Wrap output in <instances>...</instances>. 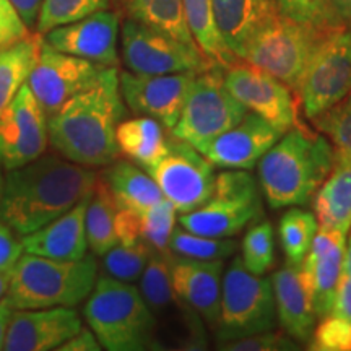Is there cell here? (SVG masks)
Instances as JSON below:
<instances>
[{
  "label": "cell",
  "instance_id": "cell-45",
  "mask_svg": "<svg viewBox=\"0 0 351 351\" xmlns=\"http://www.w3.org/2000/svg\"><path fill=\"white\" fill-rule=\"evenodd\" d=\"M333 315H339L351 322V276L348 274H341L339 288H337L335 302H333Z\"/></svg>",
  "mask_w": 351,
  "mask_h": 351
},
{
  "label": "cell",
  "instance_id": "cell-2",
  "mask_svg": "<svg viewBox=\"0 0 351 351\" xmlns=\"http://www.w3.org/2000/svg\"><path fill=\"white\" fill-rule=\"evenodd\" d=\"M119 69L106 67L85 91L47 117L54 150L86 168H104L119 160L116 130L125 116Z\"/></svg>",
  "mask_w": 351,
  "mask_h": 351
},
{
  "label": "cell",
  "instance_id": "cell-20",
  "mask_svg": "<svg viewBox=\"0 0 351 351\" xmlns=\"http://www.w3.org/2000/svg\"><path fill=\"white\" fill-rule=\"evenodd\" d=\"M223 261L171 256L174 291L192 306L210 327H217L221 309Z\"/></svg>",
  "mask_w": 351,
  "mask_h": 351
},
{
  "label": "cell",
  "instance_id": "cell-21",
  "mask_svg": "<svg viewBox=\"0 0 351 351\" xmlns=\"http://www.w3.org/2000/svg\"><path fill=\"white\" fill-rule=\"evenodd\" d=\"M88 199L82 202L56 218L41 230L21 236V244L26 254L34 256L59 258V261H80L88 256L86 239V207Z\"/></svg>",
  "mask_w": 351,
  "mask_h": 351
},
{
  "label": "cell",
  "instance_id": "cell-36",
  "mask_svg": "<svg viewBox=\"0 0 351 351\" xmlns=\"http://www.w3.org/2000/svg\"><path fill=\"white\" fill-rule=\"evenodd\" d=\"M311 122L328 138L337 158L351 161V91L340 103Z\"/></svg>",
  "mask_w": 351,
  "mask_h": 351
},
{
  "label": "cell",
  "instance_id": "cell-24",
  "mask_svg": "<svg viewBox=\"0 0 351 351\" xmlns=\"http://www.w3.org/2000/svg\"><path fill=\"white\" fill-rule=\"evenodd\" d=\"M314 210L320 228L348 234L351 230V161L335 156V165L314 194Z\"/></svg>",
  "mask_w": 351,
  "mask_h": 351
},
{
  "label": "cell",
  "instance_id": "cell-10",
  "mask_svg": "<svg viewBox=\"0 0 351 351\" xmlns=\"http://www.w3.org/2000/svg\"><path fill=\"white\" fill-rule=\"evenodd\" d=\"M351 91V25L333 26L315 43L298 95L309 121L340 103Z\"/></svg>",
  "mask_w": 351,
  "mask_h": 351
},
{
  "label": "cell",
  "instance_id": "cell-18",
  "mask_svg": "<svg viewBox=\"0 0 351 351\" xmlns=\"http://www.w3.org/2000/svg\"><path fill=\"white\" fill-rule=\"evenodd\" d=\"M82 327V317L73 307L13 311L3 350H59V346L80 332Z\"/></svg>",
  "mask_w": 351,
  "mask_h": 351
},
{
  "label": "cell",
  "instance_id": "cell-42",
  "mask_svg": "<svg viewBox=\"0 0 351 351\" xmlns=\"http://www.w3.org/2000/svg\"><path fill=\"white\" fill-rule=\"evenodd\" d=\"M32 34L12 0H0V52Z\"/></svg>",
  "mask_w": 351,
  "mask_h": 351
},
{
  "label": "cell",
  "instance_id": "cell-37",
  "mask_svg": "<svg viewBox=\"0 0 351 351\" xmlns=\"http://www.w3.org/2000/svg\"><path fill=\"white\" fill-rule=\"evenodd\" d=\"M178 210L166 199L160 200L153 207L142 210L140 218V239L152 245L153 251L169 254V241L176 226Z\"/></svg>",
  "mask_w": 351,
  "mask_h": 351
},
{
  "label": "cell",
  "instance_id": "cell-46",
  "mask_svg": "<svg viewBox=\"0 0 351 351\" xmlns=\"http://www.w3.org/2000/svg\"><path fill=\"white\" fill-rule=\"evenodd\" d=\"M13 5L20 12L21 19L28 25L29 29H36V21L39 10H41L43 0H12Z\"/></svg>",
  "mask_w": 351,
  "mask_h": 351
},
{
  "label": "cell",
  "instance_id": "cell-7",
  "mask_svg": "<svg viewBox=\"0 0 351 351\" xmlns=\"http://www.w3.org/2000/svg\"><path fill=\"white\" fill-rule=\"evenodd\" d=\"M262 217L261 189L244 169L217 174L212 195L199 208L179 217L184 230L212 238H232Z\"/></svg>",
  "mask_w": 351,
  "mask_h": 351
},
{
  "label": "cell",
  "instance_id": "cell-31",
  "mask_svg": "<svg viewBox=\"0 0 351 351\" xmlns=\"http://www.w3.org/2000/svg\"><path fill=\"white\" fill-rule=\"evenodd\" d=\"M182 7L189 32L200 51L223 69L238 62V57L228 49L218 33L213 16V0H182Z\"/></svg>",
  "mask_w": 351,
  "mask_h": 351
},
{
  "label": "cell",
  "instance_id": "cell-5",
  "mask_svg": "<svg viewBox=\"0 0 351 351\" xmlns=\"http://www.w3.org/2000/svg\"><path fill=\"white\" fill-rule=\"evenodd\" d=\"M88 327L108 351L161 350L156 320L134 283L98 276L83 307Z\"/></svg>",
  "mask_w": 351,
  "mask_h": 351
},
{
  "label": "cell",
  "instance_id": "cell-38",
  "mask_svg": "<svg viewBox=\"0 0 351 351\" xmlns=\"http://www.w3.org/2000/svg\"><path fill=\"white\" fill-rule=\"evenodd\" d=\"M241 254L244 267L254 275H265L274 267L275 241L270 221L257 223L245 232Z\"/></svg>",
  "mask_w": 351,
  "mask_h": 351
},
{
  "label": "cell",
  "instance_id": "cell-47",
  "mask_svg": "<svg viewBox=\"0 0 351 351\" xmlns=\"http://www.w3.org/2000/svg\"><path fill=\"white\" fill-rule=\"evenodd\" d=\"M13 315V309L7 304L5 301H0V350H3V343H5V337L8 326Z\"/></svg>",
  "mask_w": 351,
  "mask_h": 351
},
{
  "label": "cell",
  "instance_id": "cell-9",
  "mask_svg": "<svg viewBox=\"0 0 351 351\" xmlns=\"http://www.w3.org/2000/svg\"><path fill=\"white\" fill-rule=\"evenodd\" d=\"M249 109L225 85V69L213 65L197 73L181 117L171 135L202 152L207 145L244 119Z\"/></svg>",
  "mask_w": 351,
  "mask_h": 351
},
{
  "label": "cell",
  "instance_id": "cell-40",
  "mask_svg": "<svg viewBox=\"0 0 351 351\" xmlns=\"http://www.w3.org/2000/svg\"><path fill=\"white\" fill-rule=\"evenodd\" d=\"M313 351H351V322L339 315H327L314 327L309 340Z\"/></svg>",
  "mask_w": 351,
  "mask_h": 351
},
{
  "label": "cell",
  "instance_id": "cell-32",
  "mask_svg": "<svg viewBox=\"0 0 351 351\" xmlns=\"http://www.w3.org/2000/svg\"><path fill=\"white\" fill-rule=\"evenodd\" d=\"M317 230L319 221L315 215L298 207L289 208L280 218V243L289 265H301L306 254L309 252Z\"/></svg>",
  "mask_w": 351,
  "mask_h": 351
},
{
  "label": "cell",
  "instance_id": "cell-4",
  "mask_svg": "<svg viewBox=\"0 0 351 351\" xmlns=\"http://www.w3.org/2000/svg\"><path fill=\"white\" fill-rule=\"evenodd\" d=\"M98 280L95 256L80 261H59L21 254L8 271L3 301L13 311L78 306L93 291Z\"/></svg>",
  "mask_w": 351,
  "mask_h": 351
},
{
  "label": "cell",
  "instance_id": "cell-50",
  "mask_svg": "<svg viewBox=\"0 0 351 351\" xmlns=\"http://www.w3.org/2000/svg\"><path fill=\"white\" fill-rule=\"evenodd\" d=\"M345 274H348L351 276V238H350V244L346 247V254H345V267H343Z\"/></svg>",
  "mask_w": 351,
  "mask_h": 351
},
{
  "label": "cell",
  "instance_id": "cell-51",
  "mask_svg": "<svg viewBox=\"0 0 351 351\" xmlns=\"http://www.w3.org/2000/svg\"><path fill=\"white\" fill-rule=\"evenodd\" d=\"M2 165H0V208H2V199H3V187H5V176L2 173Z\"/></svg>",
  "mask_w": 351,
  "mask_h": 351
},
{
  "label": "cell",
  "instance_id": "cell-6",
  "mask_svg": "<svg viewBox=\"0 0 351 351\" xmlns=\"http://www.w3.org/2000/svg\"><path fill=\"white\" fill-rule=\"evenodd\" d=\"M276 320L271 280L251 274L236 257L223 276L221 309L215 327L218 346L274 330Z\"/></svg>",
  "mask_w": 351,
  "mask_h": 351
},
{
  "label": "cell",
  "instance_id": "cell-43",
  "mask_svg": "<svg viewBox=\"0 0 351 351\" xmlns=\"http://www.w3.org/2000/svg\"><path fill=\"white\" fill-rule=\"evenodd\" d=\"M23 252V244L21 239H16L15 231L0 223V271L8 274Z\"/></svg>",
  "mask_w": 351,
  "mask_h": 351
},
{
  "label": "cell",
  "instance_id": "cell-1",
  "mask_svg": "<svg viewBox=\"0 0 351 351\" xmlns=\"http://www.w3.org/2000/svg\"><path fill=\"white\" fill-rule=\"evenodd\" d=\"M98 173L59 153H44L32 163L7 171L0 221L29 234L72 210L93 194Z\"/></svg>",
  "mask_w": 351,
  "mask_h": 351
},
{
  "label": "cell",
  "instance_id": "cell-25",
  "mask_svg": "<svg viewBox=\"0 0 351 351\" xmlns=\"http://www.w3.org/2000/svg\"><path fill=\"white\" fill-rule=\"evenodd\" d=\"M346 241L337 244L319 258H306L301 262L300 274L309 293L315 315L319 319L332 314L341 274L345 267Z\"/></svg>",
  "mask_w": 351,
  "mask_h": 351
},
{
  "label": "cell",
  "instance_id": "cell-14",
  "mask_svg": "<svg viewBox=\"0 0 351 351\" xmlns=\"http://www.w3.org/2000/svg\"><path fill=\"white\" fill-rule=\"evenodd\" d=\"M47 143V116L25 83L0 112V165L5 171L21 168L43 156Z\"/></svg>",
  "mask_w": 351,
  "mask_h": 351
},
{
  "label": "cell",
  "instance_id": "cell-41",
  "mask_svg": "<svg viewBox=\"0 0 351 351\" xmlns=\"http://www.w3.org/2000/svg\"><path fill=\"white\" fill-rule=\"evenodd\" d=\"M218 348L225 351H295L300 348L298 341L285 332H262L256 335L230 341Z\"/></svg>",
  "mask_w": 351,
  "mask_h": 351
},
{
  "label": "cell",
  "instance_id": "cell-19",
  "mask_svg": "<svg viewBox=\"0 0 351 351\" xmlns=\"http://www.w3.org/2000/svg\"><path fill=\"white\" fill-rule=\"evenodd\" d=\"M282 135L270 122L247 112L239 124L218 135L200 153L221 169L251 171Z\"/></svg>",
  "mask_w": 351,
  "mask_h": 351
},
{
  "label": "cell",
  "instance_id": "cell-48",
  "mask_svg": "<svg viewBox=\"0 0 351 351\" xmlns=\"http://www.w3.org/2000/svg\"><path fill=\"white\" fill-rule=\"evenodd\" d=\"M328 3L341 21L351 25V0H328Z\"/></svg>",
  "mask_w": 351,
  "mask_h": 351
},
{
  "label": "cell",
  "instance_id": "cell-44",
  "mask_svg": "<svg viewBox=\"0 0 351 351\" xmlns=\"http://www.w3.org/2000/svg\"><path fill=\"white\" fill-rule=\"evenodd\" d=\"M101 346L98 337L95 335V332L90 327H82L80 332H77L75 335L70 337L64 345L59 346V351H101Z\"/></svg>",
  "mask_w": 351,
  "mask_h": 351
},
{
  "label": "cell",
  "instance_id": "cell-30",
  "mask_svg": "<svg viewBox=\"0 0 351 351\" xmlns=\"http://www.w3.org/2000/svg\"><path fill=\"white\" fill-rule=\"evenodd\" d=\"M43 41V34L34 32L23 41L0 52V112L12 103L20 88L28 80Z\"/></svg>",
  "mask_w": 351,
  "mask_h": 351
},
{
  "label": "cell",
  "instance_id": "cell-8",
  "mask_svg": "<svg viewBox=\"0 0 351 351\" xmlns=\"http://www.w3.org/2000/svg\"><path fill=\"white\" fill-rule=\"evenodd\" d=\"M324 33L280 12L254 34L245 47L243 60L275 77L298 96L307 62L315 43Z\"/></svg>",
  "mask_w": 351,
  "mask_h": 351
},
{
  "label": "cell",
  "instance_id": "cell-35",
  "mask_svg": "<svg viewBox=\"0 0 351 351\" xmlns=\"http://www.w3.org/2000/svg\"><path fill=\"white\" fill-rule=\"evenodd\" d=\"M236 247L238 245L231 238H212L176 228L169 241L171 252L200 261H225L236 252Z\"/></svg>",
  "mask_w": 351,
  "mask_h": 351
},
{
  "label": "cell",
  "instance_id": "cell-39",
  "mask_svg": "<svg viewBox=\"0 0 351 351\" xmlns=\"http://www.w3.org/2000/svg\"><path fill=\"white\" fill-rule=\"evenodd\" d=\"M275 2L283 15L309 26L315 32H327L333 26L345 23L333 12L328 0H275Z\"/></svg>",
  "mask_w": 351,
  "mask_h": 351
},
{
  "label": "cell",
  "instance_id": "cell-17",
  "mask_svg": "<svg viewBox=\"0 0 351 351\" xmlns=\"http://www.w3.org/2000/svg\"><path fill=\"white\" fill-rule=\"evenodd\" d=\"M119 34L121 15L108 8L72 23L57 26L43 36L49 46L65 54L80 57L104 67H117Z\"/></svg>",
  "mask_w": 351,
  "mask_h": 351
},
{
  "label": "cell",
  "instance_id": "cell-3",
  "mask_svg": "<svg viewBox=\"0 0 351 351\" xmlns=\"http://www.w3.org/2000/svg\"><path fill=\"white\" fill-rule=\"evenodd\" d=\"M335 165L328 138L301 122L258 161V182L271 208L300 207L313 199Z\"/></svg>",
  "mask_w": 351,
  "mask_h": 351
},
{
  "label": "cell",
  "instance_id": "cell-11",
  "mask_svg": "<svg viewBox=\"0 0 351 351\" xmlns=\"http://www.w3.org/2000/svg\"><path fill=\"white\" fill-rule=\"evenodd\" d=\"M121 57L129 72L145 75L202 73L217 65L199 46L130 19L121 26Z\"/></svg>",
  "mask_w": 351,
  "mask_h": 351
},
{
  "label": "cell",
  "instance_id": "cell-12",
  "mask_svg": "<svg viewBox=\"0 0 351 351\" xmlns=\"http://www.w3.org/2000/svg\"><path fill=\"white\" fill-rule=\"evenodd\" d=\"M145 171L181 215L199 208L212 195L217 181L212 161L174 135L168 138L166 155Z\"/></svg>",
  "mask_w": 351,
  "mask_h": 351
},
{
  "label": "cell",
  "instance_id": "cell-34",
  "mask_svg": "<svg viewBox=\"0 0 351 351\" xmlns=\"http://www.w3.org/2000/svg\"><path fill=\"white\" fill-rule=\"evenodd\" d=\"M112 0H43L36 32L46 34L60 25L72 23L96 12L108 10Z\"/></svg>",
  "mask_w": 351,
  "mask_h": 351
},
{
  "label": "cell",
  "instance_id": "cell-23",
  "mask_svg": "<svg viewBox=\"0 0 351 351\" xmlns=\"http://www.w3.org/2000/svg\"><path fill=\"white\" fill-rule=\"evenodd\" d=\"M280 13L275 0H213V16L225 46L243 60L254 34Z\"/></svg>",
  "mask_w": 351,
  "mask_h": 351
},
{
  "label": "cell",
  "instance_id": "cell-27",
  "mask_svg": "<svg viewBox=\"0 0 351 351\" xmlns=\"http://www.w3.org/2000/svg\"><path fill=\"white\" fill-rule=\"evenodd\" d=\"M103 179L116 197L119 208L147 210L165 199L155 179L129 160H116L103 173Z\"/></svg>",
  "mask_w": 351,
  "mask_h": 351
},
{
  "label": "cell",
  "instance_id": "cell-49",
  "mask_svg": "<svg viewBox=\"0 0 351 351\" xmlns=\"http://www.w3.org/2000/svg\"><path fill=\"white\" fill-rule=\"evenodd\" d=\"M7 289H8V274H2V271H0V301L5 298Z\"/></svg>",
  "mask_w": 351,
  "mask_h": 351
},
{
  "label": "cell",
  "instance_id": "cell-29",
  "mask_svg": "<svg viewBox=\"0 0 351 351\" xmlns=\"http://www.w3.org/2000/svg\"><path fill=\"white\" fill-rule=\"evenodd\" d=\"M119 204L103 178H98L93 194L88 199L85 226L88 247L95 256H104L109 249L119 244L116 231V217Z\"/></svg>",
  "mask_w": 351,
  "mask_h": 351
},
{
  "label": "cell",
  "instance_id": "cell-15",
  "mask_svg": "<svg viewBox=\"0 0 351 351\" xmlns=\"http://www.w3.org/2000/svg\"><path fill=\"white\" fill-rule=\"evenodd\" d=\"M225 85L249 111L287 134L298 124L295 93L275 77L238 60L225 69Z\"/></svg>",
  "mask_w": 351,
  "mask_h": 351
},
{
  "label": "cell",
  "instance_id": "cell-16",
  "mask_svg": "<svg viewBox=\"0 0 351 351\" xmlns=\"http://www.w3.org/2000/svg\"><path fill=\"white\" fill-rule=\"evenodd\" d=\"M197 73L145 75L125 70L119 73L121 93L134 114L150 116L171 130L181 117L189 90Z\"/></svg>",
  "mask_w": 351,
  "mask_h": 351
},
{
  "label": "cell",
  "instance_id": "cell-22",
  "mask_svg": "<svg viewBox=\"0 0 351 351\" xmlns=\"http://www.w3.org/2000/svg\"><path fill=\"white\" fill-rule=\"evenodd\" d=\"M276 319L287 335L298 343H309L315 327V311L302 283L300 265H288L271 276Z\"/></svg>",
  "mask_w": 351,
  "mask_h": 351
},
{
  "label": "cell",
  "instance_id": "cell-13",
  "mask_svg": "<svg viewBox=\"0 0 351 351\" xmlns=\"http://www.w3.org/2000/svg\"><path fill=\"white\" fill-rule=\"evenodd\" d=\"M106 69L80 57L65 54L43 41L38 60L29 72L26 85L49 117L86 88Z\"/></svg>",
  "mask_w": 351,
  "mask_h": 351
},
{
  "label": "cell",
  "instance_id": "cell-26",
  "mask_svg": "<svg viewBox=\"0 0 351 351\" xmlns=\"http://www.w3.org/2000/svg\"><path fill=\"white\" fill-rule=\"evenodd\" d=\"M116 140L121 155L143 169L155 166L168 152L163 125L150 116L122 121L117 125Z\"/></svg>",
  "mask_w": 351,
  "mask_h": 351
},
{
  "label": "cell",
  "instance_id": "cell-28",
  "mask_svg": "<svg viewBox=\"0 0 351 351\" xmlns=\"http://www.w3.org/2000/svg\"><path fill=\"white\" fill-rule=\"evenodd\" d=\"M121 19H130L197 46L184 15L182 0H112Z\"/></svg>",
  "mask_w": 351,
  "mask_h": 351
},
{
  "label": "cell",
  "instance_id": "cell-33",
  "mask_svg": "<svg viewBox=\"0 0 351 351\" xmlns=\"http://www.w3.org/2000/svg\"><path fill=\"white\" fill-rule=\"evenodd\" d=\"M153 251L147 243L138 244H117L104 254L103 265L106 275L125 283H135L142 278Z\"/></svg>",
  "mask_w": 351,
  "mask_h": 351
}]
</instances>
